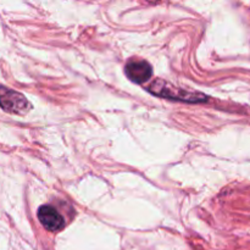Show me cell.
I'll return each instance as SVG.
<instances>
[{"label": "cell", "instance_id": "cell-3", "mask_svg": "<svg viewBox=\"0 0 250 250\" xmlns=\"http://www.w3.org/2000/svg\"><path fill=\"white\" fill-rule=\"evenodd\" d=\"M125 73L129 81L141 84L149 81V78L153 75V68L148 61L133 58L127 61L125 66Z\"/></svg>", "mask_w": 250, "mask_h": 250}, {"label": "cell", "instance_id": "cell-1", "mask_svg": "<svg viewBox=\"0 0 250 250\" xmlns=\"http://www.w3.org/2000/svg\"><path fill=\"white\" fill-rule=\"evenodd\" d=\"M148 90L156 97H163L166 99H175L188 103H202L207 100V95L202 93L182 90L161 80H156L155 82L151 83L148 87Z\"/></svg>", "mask_w": 250, "mask_h": 250}, {"label": "cell", "instance_id": "cell-4", "mask_svg": "<svg viewBox=\"0 0 250 250\" xmlns=\"http://www.w3.org/2000/svg\"><path fill=\"white\" fill-rule=\"evenodd\" d=\"M38 220L44 229L50 232H59L65 227V220L60 212L51 205H42L38 209Z\"/></svg>", "mask_w": 250, "mask_h": 250}, {"label": "cell", "instance_id": "cell-2", "mask_svg": "<svg viewBox=\"0 0 250 250\" xmlns=\"http://www.w3.org/2000/svg\"><path fill=\"white\" fill-rule=\"evenodd\" d=\"M0 107L9 114L24 115L32 109V105L23 94L0 85Z\"/></svg>", "mask_w": 250, "mask_h": 250}]
</instances>
